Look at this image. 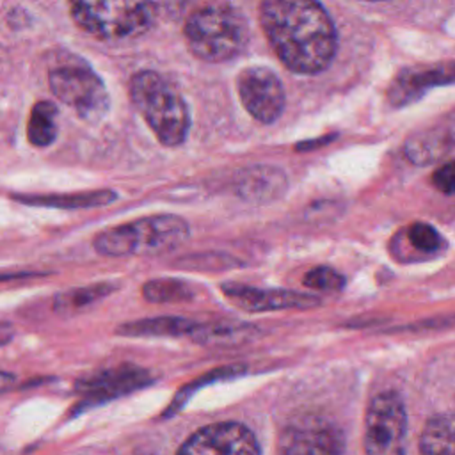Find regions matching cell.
<instances>
[{
  "instance_id": "9",
  "label": "cell",
  "mask_w": 455,
  "mask_h": 455,
  "mask_svg": "<svg viewBox=\"0 0 455 455\" xmlns=\"http://www.w3.org/2000/svg\"><path fill=\"white\" fill-rule=\"evenodd\" d=\"M236 91L243 108L259 123H274L284 108V89L268 68H243L236 78Z\"/></svg>"
},
{
  "instance_id": "16",
  "label": "cell",
  "mask_w": 455,
  "mask_h": 455,
  "mask_svg": "<svg viewBox=\"0 0 455 455\" xmlns=\"http://www.w3.org/2000/svg\"><path fill=\"white\" fill-rule=\"evenodd\" d=\"M16 201L32 206H50V208H94L105 206L116 201V192L112 190H89L75 194H44V196H14Z\"/></svg>"
},
{
  "instance_id": "17",
  "label": "cell",
  "mask_w": 455,
  "mask_h": 455,
  "mask_svg": "<svg viewBox=\"0 0 455 455\" xmlns=\"http://www.w3.org/2000/svg\"><path fill=\"white\" fill-rule=\"evenodd\" d=\"M421 455H455V412L430 418L419 437Z\"/></svg>"
},
{
  "instance_id": "11",
  "label": "cell",
  "mask_w": 455,
  "mask_h": 455,
  "mask_svg": "<svg viewBox=\"0 0 455 455\" xmlns=\"http://www.w3.org/2000/svg\"><path fill=\"white\" fill-rule=\"evenodd\" d=\"M224 295L247 311H275V309H306L318 306L320 300L307 293L290 290H263L238 283L222 284Z\"/></svg>"
},
{
  "instance_id": "26",
  "label": "cell",
  "mask_w": 455,
  "mask_h": 455,
  "mask_svg": "<svg viewBox=\"0 0 455 455\" xmlns=\"http://www.w3.org/2000/svg\"><path fill=\"white\" fill-rule=\"evenodd\" d=\"M14 336V329L7 322H0V345H7Z\"/></svg>"
},
{
  "instance_id": "18",
  "label": "cell",
  "mask_w": 455,
  "mask_h": 455,
  "mask_svg": "<svg viewBox=\"0 0 455 455\" xmlns=\"http://www.w3.org/2000/svg\"><path fill=\"white\" fill-rule=\"evenodd\" d=\"M256 327L249 323L235 322H215V323H197L190 332V338L204 345H238L249 341L256 334Z\"/></svg>"
},
{
  "instance_id": "14",
  "label": "cell",
  "mask_w": 455,
  "mask_h": 455,
  "mask_svg": "<svg viewBox=\"0 0 455 455\" xmlns=\"http://www.w3.org/2000/svg\"><path fill=\"white\" fill-rule=\"evenodd\" d=\"M149 375L146 370L123 364L107 371H101L87 380L80 382V389L92 398H110L121 393H128L149 382Z\"/></svg>"
},
{
  "instance_id": "21",
  "label": "cell",
  "mask_w": 455,
  "mask_h": 455,
  "mask_svg": "<svg viewBox=\"0 0 455 455\" xmlns=\"http://www.w3.org/2000/svg\"><path fill=\"white\" fill-rule=\"evenodd\" d=\"M114 291L112 284L101 283V284H92V286H82L75 290H68L64 293H59L53 300V309L59 313H73L80 311L92 302L107 297L108 293Z\"/></svg>"
},
{
  "instance_id": "1",
  "label": "cell",
  "mask_w": 455,
  "mask_h": 455,
  "mask_svg": "<svg viewBox=\"0 0 455 455\" xmlns=\"http://www.w3.org/2000/svg\"><path fill=\"white\" fill-rule=\"evenodd\" d=\"M259 23L272 50L288 69L316 75L334 60L336 27L320 4L267 0L259 5Z\"/></svg>"
},
{
  "instance_id": "13",
  "label": "cell",
  "mask_w": 455,
  "mask_h": 455,
  "mask_svg": "<svg viewBox=\"0 0 455 455\" xmlns=\"http://www.w3.org/2000/svg\"><path fill=\"white\" fill-rule=\"evenodd\" d=\"M455 148V117H446L430 128L419 130L405 140V155L418 165L439 160Z\"/></svg>"
},
{
  "instance_id": "10",
  "label": "cell",
  "mask_w": 455,
  "mask_h": 455,
  "mask_svg": "<svg viewBox=\"0 0 455 455\" xmlns=\"http://www.w3.org/2000/svg\"><path fill=\"white\" fill-rule=\"evenodd\" d=\"M176 455H261L256 435L242 423L220 421L194 432Z\"/></svg>"
},
{
  "instance_id": "22",
  "label": "cell",
  "mask_w": 455,
  "mask_h": 455,
  "mask_svg": "<svg viewBox=\"0 0 455 455\" xmlns=\"http://www.w3.org/2000/svg\"><path fill=\"white\" fill-rule=\"evenodd\" d=\"M142 295L149 302L164 304V302H183L194 297V290L188 283L171 277L151 279L142 286Z\"/></svg>"
},
{
  "instance_id": "20",
  "label": "cell",
  "mask_w": 455,
  "mask_h": 455,
  "mask_svg": "<svg viewBox=\"0 0 455 455\" xmlns=\"http://www.w3.org/2000/svg\"><path fill=\"white\" fill-rule=\"evenodd\" d=\"M27 137L37 148L50 146L57 137V107L52 101H37L32 107Z\"/></svg>"
},
{
  "instance_id": "7",
  "label": "cell",
  "mask_w": 455,
  "mask_h": 455,
  "mask_svg": "<svg viewBox=\"0 0 455 455\" xmlns=\"http://www.w3.org/2000/svg\"><path fill=\"white\" fill-rule=\"evenodd\" d=\"M52 92L73 107L82 119L96 121L108 108V92L101 78L84 64H62L48 75Z\"/></svg>"
},
{
  "instance_id": "24",
  "label": "cell",
  "mask_w": 455,
  "mask_h": 455,
  "mask_svg": "<svg viewBox=\"0 0 455 455\" xmlns=\"http://www.w3.org/2000/svg\"><path fill=\"white\" fill-rule=\"evenodd\" d=\"M302 283L313 290L334 291L345 286V277L331 267H315L309 272H306Z\"/></svg>"
},
{
  "instance_id": "2",
  "label": "cell",
  "mask_w": 455,
  "mask_h": 455,
  "mask_svg": "<svg viewBox=\"0 0 455 455\" xmlns=\"http://www.w3.org/2000/svg\"><path fill=\"white\" fill-rule=\"evenodd\" d=\"M190 52L206 62H224L242 53L249 43V23L231 4H206L196 9L185 23Z\"/></svg>"
},
{
  "instance_id": "23",
  "label": "cell",
  "mask_w": 455,
  "mask_h": 455,
  "mask_svg": "<svg viewBox=\"0 0 455 455\" xmlns=\"http://www.w3.org/2000/svg\"><path fill=\"white\" fill-rule=\"evenodd\" d=\"M407 240L419 252L434 254L444 247V240L435 228L427 222H414L407 229Z\"/></svg>"
},
{
  "instance_id": "4",
  "label": "cell",
  "mask_w": 455,
  "mask_h": 455,
  "mask_svg": "<svg viewBox=\"0 0 455 455\" xmlns=\"http://www.w3.org/2000/svg\"><path fill=\"white\" fill-rule=\"evenodd\" d=\"M130 96L155 137L169 148L188 133L190 116L181 94L156 71H139L130 80Z\"/></svg>"
},
{
  "instance_id": "3",
  "label": "cell",
  "mask_w": 455,
  "mask_h": 455,
  "mask_svg": "<svg viewBox=\"0 0 455 455\" xmlns=\"http://www.w3.org/2000/svg\"><path fill=\"white\" fill-rule=\"evenodd\" d=\"M188 235L185 219L162 213L105 229L94 236L92 245L103 256H156L174 251Z\"/></svg>"
},
{
  "instance_id": "5",
  "label": "cell",
  "mask_w": 455,
  "mask_h": 455,
  "mask_svg": "<svg viewBox=\"0 0 455 455\" xmlns=\"http://www.w3.org/2000/svg\"><path fill=\"white\" fill-rule=\"evenodd\" d=\"M75 23L101 39H126L146 32L155 21V5L146 2H76Z\"/></svg>"
},
{
  "instance_id": "19",
  "label": "cell",
  "mask_w": 455,
  "mask_h": 455,
  "mask_svg": "<svg viewBox=\"0 0 455 455\" xmlns=\"http://www.w3.org/2000/svg\"><path fill=\"white\" fill-rule=\"evenodd\" d=\"M197 323L187 318L176 316H158L144 318L123 323L117 329V334L123 336H190Z\"/></svg>"
},
{
  "instance_id": "8",
  "label": "cell",
  "mask_w": 455,
  "mask_h": 455,
  "mask_svg": "<svg viewBox=\"0 0 455 455\" xmlns=\"http://www.w3.org/2000/svg\"><path fill=\"white\" fill-rule=\"evenodd\" d=\"M345 437L331 418L318 412L293 416L279 434L277 455H343Z\"/></svg>"
},
{
  "instance_id": "6",
  "label": "cell",
  "mask_w": 455,
  "mask_h": 455,
  "mask_svg": "<svg viewBox=\"0 0 455 455\" xmlns=\"http://www.w3.org/2000/svg\"><path fill=\"white\" fill-rule=\"evenodd\" d=\"M407 412L396 391L377 393L366 409L364 453L366 455H405Z\"/></svg>"
},
{
  "instance_id": "25",
  "label": "cell",
  "mask_w": 455,
  "mask_h": 455,
  "mask_svg": "<svg viewBox=\"0 0 455 455\" xmlns=\"http://www.w3.org/2000/svg\"><path fill=\"white\" fill-rule=\"evenodd\" d=\"M432 183L443 194H455V160L437 167V171L432 174Z\"/></svg>"
},
{
  "instance_id": "27",
  "label": "cell",
  "mask_w": 455,
  "mask_h": 455,
  "mask_svg": "<svg viewBox=\"0 0 455 455\" xmlns=\"http://www.w3.org/2000/svg\"><path fill=\"white\" fill-rule=\"evenodd\" d=\"M16 382V377L12 373L7 371H0V391H5L9 387H12Z\"/></svg>"
},
{
  "instance_id": "15",
  "label": "cell",
  "mask_w": 455,
  "mask_h": 455,
  "mask_svg": "<svg viewBox=\"0 0 455 455\" xmlns=\"http://www.w3.org/2000/svg\"><path fill=\"white\" fill-rule=\"evenodd\" d=\"M236 190L245 201L268 203L277 199L286 190V178L275 167H249L242 172Z\"/></svg>"
},
{
  "instance_id": "12",
  "label": "cell",
  "mask_w": 455,
  "mask_h": 455,
  "mask_svg": "<svg viewBox=\"0 0 455 455\" xmlns=\"http://www.w3.org/2000/svg\"><path fill=\"white\" fill-rule=\"evenodd\" d=\"M455 84V62L435 64L428 68L403 69L389 87V101L396 107L421 98L428 89Z\"/></svg>"
},
{
  "instance_id": "28",
  "label": "cell",
  "mask_w": 455,
  "mask_h": 455,
  "mask_svg": "<svg viewBox=\"0 0 455 455\" xmlns=\"http://www.w3.org/2000/svg\"><path fill=\"white\" fill-rule=\"evenodd\" d=\"M327 139H331V137H327ZM327 139H322V140H311V142H320V144H325L323 140H327ZM315 144H300V146H297V149H311Z\"/></svg>"
}]
</instances>
